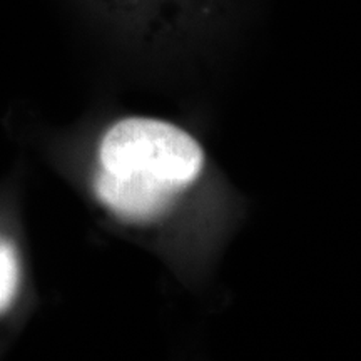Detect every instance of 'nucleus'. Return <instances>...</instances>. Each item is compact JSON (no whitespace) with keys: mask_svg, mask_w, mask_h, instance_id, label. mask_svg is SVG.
<instances>
[{"mask_svg":"<svg viewBox=\"0 0 361 361\" xmlns=\"http://www.w3.org/2000/svg\"><path fill=\"white\" fill-rule=\"evenodd\" d=\"M204 166L200 142L178 126L128 117L104 134L94 189L121 219L146 223L168 211Z\"/></svg>","mask_w":361,"mask_h":361,"instance_id":"1","label":"nucleus"},{"mask_svg":"<svg viewBox=\"0 0 361 361\" xmlns=\"http://www.w3.org/2000/svg\"><path fill=\"white\" fill-rule=\"evenodd\" d=\"M19 288V261L7 241L0 239V313L7 310Z\"/></svg>","mask_w":361,"mask_h":361,"instance_id":"2","label":"nucleus"}]
</instances>
